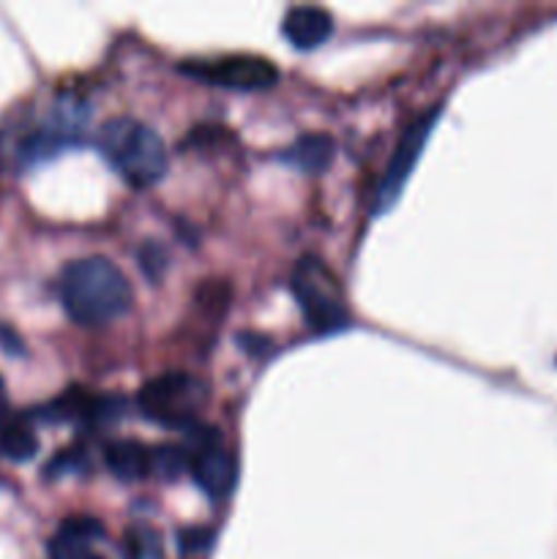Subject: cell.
Returning <instances> with one entry per match:
<instances>
[{
  "label": "cell",
  "mask_w": 557,
  "mask_h": 559,
  "mask_svg": "<svg viewBox=\"0 0 557 559\" xmlns=\"http://www.w3.org/2000/svg\"><path fill=\"white\" fill-rule=\"evenodd\" d=\"M191 453L189 469L194 484L205 491L211 500H224L233 495L238 484V462L229 451H224L218 431L211 426H191Z\"/></svg>",
  "instance_id": "5"
},
{
  "label": "cell",
  "mask_w": 557,
  "mask_h": 559,
  "mask_svg": "<svg viewBox=\"0 0 557 559\" xmlns=\"http://www.w3.org/2000/svg\"><path fill=\"white\" fill-rule=\"evenodd\" d=\"M104 462H107L109 473L115 478L126 480V484H137V480L151 475V448H145L137 440L109 442L104 448Z\"/></svg>",
  "instance_id": "11"
},
{
  "label": "cell",
  "mask_w": 557,
  "mask_h": 559,
  "mask_svg": "<svg viewBox=\"0 0 557 559\" xmlns=\"http://www.w3.org/2000/svg\"><path fill=\"white\" fill-rule=\"evenodd\" d=\"M5 407V388H3V380H0V409Z\"/></svg>",
  "instance_id": "18"
},
{
  "label": "cell",
  "mask_w": 557,
  "mask_h": 559,
  "mask_svg": "<svg viewBox=\"0 0 557 559\" xmlns=\"http://www.w3.org/2000/svg\"><path fill=\"white\" fill-rule=\"evenodd\" d=\"M60 304L82 328H102L131 309L129 278L107 257L74 260L60 273Z\"/></svg>",
  "instance_id": "1"
},
{
  "label": "cell",
  "mask_w": 557,
  "mask_h": 559,
  "mask_svg": "<svg viewBox=\"0 0 557 559\" xmlns=\"http://www.w3.org/2000/svg\"><path fill=\"white\" fill-rule=\"evenodd\" d=\"M126 549H129L131 559H162V538H158L156 530L137 527L126 538Z\"/></svg>",
  "instance_id": "14"
},
{
  "label": "cell",
  "mask_w": 557,
  "mask_h": 559,
  "mask_svg": "<svg viewBox=\"0 0 557 559\" xmlns=\"http://www.w3.org/2000/svg\"><path fill=\"white\" fill-rule=\"evenodd\" d=\"M180 71L229 91H268L278 80V69L262 55H224L213 60H183Z\"/></svg>",
  "instance_id": "6"
},
{
  "label": "cell",
  "mask_w": 557,
  "mask_h": 559,
  "mask_svg": "<svg viewBox=\"0 0 557 559\" xmlns=\"http://www.w3.org/2000/svg\"><path fill=\"white\" fill-rule=\"evenodd\" d=\"M437 120H440V104H435V107L426 109L424 115H418V118H415L413 123L404 129L402 140H399L396 151H393L391 162H388L386 173H382L380 186H377L375 213L388 211V207H393V202L402 197L404 183H407L410 173H413L415 164H418L420 153H424V147H426V142H429L431 129H435Z\"/></svg>",
  "instance_id": "7"
},
{
  "label": "cell",
  "mask_w": 557,
  "mask_h": 559,
  "mask_svg": "<svg viewBox=\"0 0 557 559\" xmlns=\"http://www.w3.org/2000/svg\"><path fill=\"white\" fill-rule=\"evenodd\" d=\"M0 349L9 355H25V344H22L20 333L14 328L3 325V322H0Z\"/></svg>",
  "instance_id": "17"
},
{
  "label": "cell",
  "mask_w": 557,
  "mask_h": 559,
  "mask_svg": "<svg viewBox=\"0 0 557 559\" xmlns=\"http://www.w3.org/2000/svg\"><path fill=\"white\" fill-rule=\"evenodd\" d=\"M282 31L295 49H315L331 38L333 16L320 5H295L284 14Z\"/></svg>",
  "instance_id": "8"
},
{
  "label": "cell",
  "mask_w": 557,
  "mask_h": 559,
  "mask_svg": "<svg viewBox=\"0 0 557 559\" xmlns=\"http://www.w3.org/2000/svg\"><path fill=\"white\" fill-rule=\"evenodd\" d=\"M98 147L134 189L156 186L169 169V153L162 136L134 118L107 120L98 131Z\"/></svg>",
  "instance_id": "2"
},
{
  "label": "cell",
  "mask_w": 557,
  "mask_h": 559,
  "mask_svg": "<svg viewBox=\"0 0 557 559\" xmlns=\"http://www.w3.org/2000/svg\"><path fill=\"white\" fill-rule=\"evenodd\" d=\"M85 467V453L80 451H63V453H55L52 464L47 467V473H66V469H82Z\"/></svg>",
  "instance_id": "15"
},
{
  "label": "cell",
  "mask_w": 557,
  "mask_h": 559,
  "mask_svg": "<svg viewBox=\"0 0 557 559\" xmlns=\"http://www.w3.org/2000/svg\"><path fill=\"white\" fill-rule=\"evenodd\" d=\"M333 156H336V142H333L331 134H322V131L298 136L287 151H282V162L293 164L295 169L309 175L325 173L331 167Z\"/></svg>",
  "instance_id": "10"
},
{
  "label": "cell",
  "mask_w": 557,
  "mask_h": 559,
  "mask_svg": "<svg viewBox=\"0 0 557 559\" xmlns=\"http://www.w3.org/2000/svg\"><path fill=\"white\" fill-rule=\"evenodd\" d=\"M189 469V451L175 445L151 448V475L162 480H175Z\"/></svg>",
  "instance_id": "13"
},
{
  "label": "cell",
  "mask_w": 557,
  "mask_h": 559,
  "mask_svg": "<svg viewBox=\"0 0 557 559\" xmlns=\"http://www.w3.org/2000/svg\"><path fill=\"white\" fill-rule=\"evenodd\" d=\"M289 289H293L306 322L317 333H339L349 325L342 282L320 257L306 254L295 262L293 273H289Z\"/></svg>",
  "instance_id": "3"
},
{
  "label": "cell",
  "mask_w": 557,
  "mask_h": 559,
  "mask_svg": "<svg viewBox=\"0 0 557 559\" xmlns=\"http://www.w3.org/2000/svg\"><path fill=\"white\" fill-rule=\"evenodd\" d=\"M104 538V527L96 519H69L60 524L58 535H55L49 555L52 559H104L93 551V540Z\"/></svg>",
  "instance_id": "9"
},
{
  "label": "cell",
  "mask_w": 557,
  "mask_h": 559,
  "mask_svg": "<svg viewBox=\"0 0 557 559\" xmlns=\"http://www.w3.org/2000/svg\"><path fill=\"white\" fill-rule=\"evenodd\" d=\"M0 451H3L11 462H31L38 453L36 431H33L31 424L22 418L5 420V424H0Z\"/></svg>",
  "instance_id": "12"
},
{
  "label": "cell",
  "mask_w": 557,
  "mask_h": 559,
  "mask_svg": "<svg viewBox=\"0 0 557 559\" xmlns=\"http://www.w3.org/2000/svg\"><path fill=\"white\" fill-rule=\"evenodd\" d=\"M211 544V533L208 530H183L180 533V549L183 551H200Z\"/></svg>",
  "instance_id": "16"
},
{
  "label": "cell",
  "mask_w": 557,
  "mask_h": 559,
  "mask_svg": "<svg viewBox=\"0 0 557 559\" xmlns=\"http://www.w3.org/2000/svg\"><path fill=\"white\" fill-rule=\"evenodd\" d=\"M208 382L189 371H167L153 377L137 393V407L147 420L164 429H191L197 415L208 404Z\"/></svg>",
  "instance_id": "4"
}]
</instances>
